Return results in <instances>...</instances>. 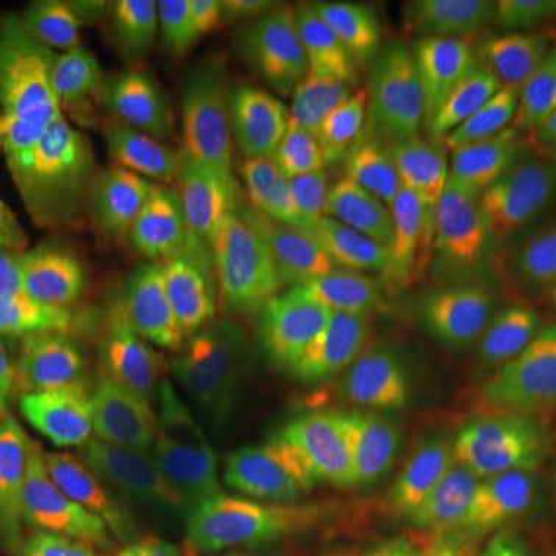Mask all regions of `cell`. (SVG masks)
Wrapping results in <instances>:
<instances>
[{"label":"cell","instance_id":"ffe728a7","mask_svg":"<svg viewBox=\"0 0 556 556\" xmlns=\"http://www.w3.org/2000/svg\"><path fill=\"white\" fill-rule=\"evenodd\" d=\"M380 38L396 78L420 68L445 50V20L439 0H378Z\"/></svg>","mask_w":556,"mask_h":556},{"label":"cell","instance_id":"2e32d148","mask_svg":"<svg viewBox=\"0 0 556 556\" xmlns=\"http://www.w3.org/2000/svg\"><path fill=\"white\" fill-rule=\"evenodd\" d=\"M316 47L325 93L343 112L371 109L396 80L380 38L378 0L316 3Z\"/></svg>","mask_w":556,"mask_h":556},{"label":"cell","instance_id":"d6986e66","mask_svg":"<svg viewBox=\"0 0 556 556\" xmlns=\"http://www.w3.org/2000/svg\"><path fill=\"white\" fill-rule=\"evenodd\" d=\"M93 254L0 226V303L10 316L35 313L68 294Z\"/></svg>","mask_w":556,"mask_h":556},{"label":"cell","instance_id":"6da1fadb","mask_svg":"<svg viewBox=\"0 0 556 556\" xmlns=\"http://www.w3.org/2000/svg\"><path fill=\"white\" fill-rule=\"evenodd\" d=\"M13 331L68 448L87 457L146 452L192 353L179 278L121 229L78 285Z\"/></svg>","mask_w":556,"mask_h":556},{"label":"cell","instance_id":"ba28073f","mask_svg":"<svg viewBox=\"0 0 556 556\" xmlns=\"http://www.w3.org/2000/svg\"><path fill=\"white\" fill-rule=\"evenodd\" d=\"M417 497L433 556H556L535 489L477 424L439 448Z\"/></svg>","mask_w":556,"mask_h":556},{"label":"cell","instance_id":"603a6c76","mask_svg":"<svg viewBox=\"0 0 556 556\" xmlns=\"http://www.w3.org/2000/svg\"><path fill=\"white\" fill-rule=\"evenodd\" d=\"M541 16H547V7L535 0H448L442 3L445 47L497 35L514 38Z\"/></svg>","mask_w":556,"mask_h":556},{"label":"cell","instance_id":"ac0fdd59","mask_svg":"<svg viewBox=\"0 0 556 556\" xmlns=\"http://www.w3.org/2000/svg\"><path fill=\"white\" fill-rule=\"evenodd\" d=\"M412 485L383 479L362 507L331 519L325 532L328 556H424V510Z\"/></svg>","mask_w":556,"mask_h":556},{"label":"cell","instance_id":"4fadbf2b","mask_svg":"<svg viewBox=\"0 0 556 556\" xmlns=\"http://www.w3.org/2000/svg\"><path fill=\"white\" fill-rule=\"evenodd\" d=\"M47 53L97 97L137 102L155 93L161 40L139 3L80 0L40 28Z\"/></svg>","mask_w":556,"mask_h":556},{"label":"cell","instance_id":"d4e9b609","mask_svg":"<svg viewBox=\"0 0 556 556\" xmlns=\"http://www.w3.org/2000/svg\"><path fill=\"white\" fill-rule=\"evenodd\" d=\"M149 25L155 28L159 40H177V38H195L201 22L211 20L214 7L204 3H139Z\"/></svg>","mask_w":556,"mask_h":556},{"label":"cell","instance_id":"9a60e30c","mask_svg":"<svg viewBox=\"0 0 556 556\" xmlns=\"http://www.w3.org/2000/svg\"><path fill=\"white\" fill-rule=\"evenodd\" d=\"M504 412L522 430L556 445V338L535 316H495L482 331Z\"/></svg>","mask_w":556,"mask_h":556},{"label":"cell","instance_id":"7a4b0ae2","mask_svg":"<svg viewBox=\"0 0 556 556\" xmlns=\"http://www.w3.org/2000/svg\"><path fill=\"white\" fill-rule=\"evenodd\" d=\"M109 102L68 78L40 31L0 40V226L97 254L124 229L102 182Z\"/></svg>","mask_w":556,"mask_h":556},{"label":"cell","instance_id":"52a82bcc","mask_svg":"<svg viewBox=\"0 0 556 556\" xmlns=\"http://www.w3.org/2000/svg\"><path fill=\"white\" fill-rule=\"evenodd\" d=\"M260 489L303 522L362 507L387 479L356 383L313 371L257 460Z\"/></svg>","mask_w":556,"mask_h":556},{"label":"cell","instance_id":"7402d4cb","mask_svg":"<svg viewBox=\"0 0 556 556\" xmlns=\"http://www.w3.org/2000/svg\"><path fill=\"white\" fill-rule=\"evenodd\" d=\"M479 430L495 442L504 455L510 457L522 470V477L529 479V485L535 489L544 519L551 526V535L556 544V445L547 439L535 437L529 430H522L510 417L495 415V412H477L473 417Z\"/></svg>","mask_w":556,"mask_h":556},{"label":"cell","instance_id":"8fae6325","mask_svg":"<svg viewBox=\"0 0 556 556\" xmlns=\"http://www.w3.org/2000/svg\"><path fill=\"white\" fill-rule=\"evenodd\" d=\"M219 50L241 115L276 127L298 112L316 68V3L239 0L223 16Z\"/></svg>","mask_w":556,"mask_h":556},{"label":"cell","instance_id":"30bf717a","mask_svg":"<svg viewBox=\"0 0 556 556\" xmlns=\"http://www.w3.org/2000/svg\"><path fill=\"white\" fill-rule=\"evenodd\" d=\"M207 273L217 313L241 338L325 365L356 356L362 303L244 244L217 248Z\"/></svg>","mask_w":556,"mask_h":556},{"label":"cell","instance_id":"277c9868","mask_svg":"<svg viewBox=\"0 0 556 556\" xmlns=\"http://www.w3.org/2000/svg\"><path fill=\"white\" fill-rule=\"evenodd\" d=\"M353 365L380 470L417 492L439 448L477 417L473 362L365 300Z\"/></svg>","mask_w":556,"mask_h":556},{"label":"cell","instance_id":"3957f363","mask_svg":"<svg viewBox=\"0 0 556 556\" xmlns=\"http://www.w3.org/2000/svg\"><path fill=\"white\" fill-rule=\"evenodd\" d=\"M368 303L455 356L464 343V281L448 142L415 127L378 152L365 179Z\"/></svg>","mask_w":556,"mask_h":556},{"label":"cell","instance_id":"e0dca14e","mask_svg":"<svg viewBox=\"0 0 556 556\" xmlns=\"http://www.w3.org/2000/svg\"><path fill=\"white\" fill-rule=\"evenodd\" d=\"M47 556H170L161 522L109 492H75L40 507Z\"/></svg>","mask_w":556,"mask_h":556},{"label":"cell","instance_id":"9c48e42d","mask_svg":"<svg viewBox=\"0 0 556 556\" xmlns=\"http://www.w3.org/2000/svg\"><path fill=\"white\" fill-rule=\"evenodd\" d=\"M460 260L495 316L544 318L556 294V195L507 170L455 189Z\"/></svg>","mask_w":556,"mask_h":556},{"label":"cell","instance_id":"8992f818","mask_svg":"<svg viewBox=\"0 0 556 556\" xmlns=\"http://www.w3.org/2000/svg\"><path fill=\"white\" fill-rule=\"evenodd\" d=\"M313 371L236 331L192 346L177 387V420L201 473L232 482L257 470L266 442Z\"/></svg>","mask_w":556,"mask_h":556},{"label":"cell","instance_id":"4316f807","mask_svg":"<svg viewBox=\"0 0 556 556\" xmlns=\"http://www.w3.org/2000/svg\"><path fill=\"white\" fill-rule=\"evenodd\" d=\"M544 321H547L551 334L556 338V294H554V300H551V306H547V313H544Z\"/></svg>","mask_w":556,"mask_h":556},{"label":"cell","instance_id":"484cf974","mask_svg":"<svg viewBox=\"0 0 556 556\" xmlns=\"http://www.w3.org/2000/svg\"><path fill=\"white\" fill-rule=\"evenodd\" d=\"M260 556H328L325 547V532L321 529H281L269 538V544L263 547Z\"/></svg>","mask_w":556,"mask_h":556},{"label":"cell","instance_id":"5b68a950","mask_svg":"<svg viewBox=\"0 0 556 556\" xmlns=\"http://www.w3.org/2000/svg\"><path fill=\"white\" fill-rule=\"evenodd\" d=\"M204 211L254 248L303 276L334 278L350 266L346 226L313 164L285 142L257 139L201 161Z\"/></svg>","mask_w":556,"mask_h":556},{"label":"cell","instance_id":"44dd1931","mask_svg":"<svg viewBox=\"0 0 556 556\" xmlns=\"http://www.w3.org/2000/svg\"><path fill=\"white\" fill-rule=\"evenodd\" d=\"M56 489V470L16 408L0 396V495L43 504Z\"/></svg>","mask_w":556,"mask_h":556},{"label":"cell","instance_id":"cb8c5ba5","mask_svg":"<svg viewBox=\"0 0 556 556\" xmlns=\"http://www.w3.org/2000/svg\"><path fill=\"white\" fill-rule=\"evenodd\" d=\"M40 507L0 495V556H47Z\"/></svg>","mask_w":556,"mask_h":556},{"label":"cell","instance_id":"5bb4252c","mask_svg":"<svg viewBox=\"0 0 556 556\" xmlns=\"http://www.w3.org/2000/svg\"><path fill=\"white\" fill-rule=\"evenodd\" d=\"M489 112L544 177L556 182V13L507 38L479 60Z\"/></svg>","mask_w":556,"mask_h":556},{"label":"cell","instance_id":"7c38bea8","mask_svg":"<svg viewBox=\"0 0 556 556\" xmlns=\"http://www.w3.org/2000/svg\"><path fill=\"white\" fill-rule=\"evenodd\" d=\"M201 134L186 105L149 93L112 112L102 134L100 170L118 217L146 214L199 174Z\"/></svg>","mask_w":556,"mask_h":556}]
</instances>
